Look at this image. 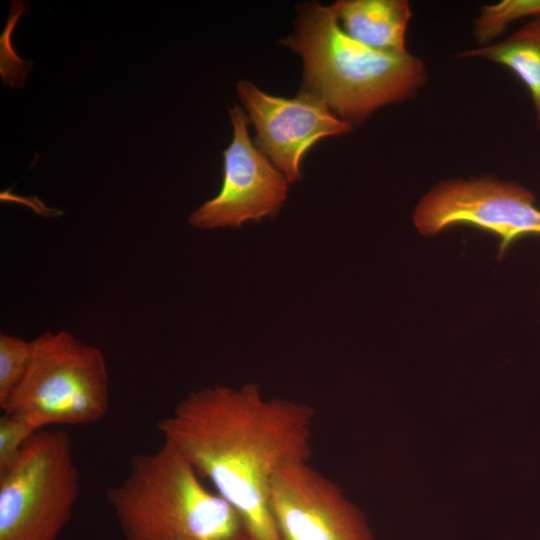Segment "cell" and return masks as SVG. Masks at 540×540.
I'll return each mask as SVG.
<instances>
[{"label":"cell","mask_w":540,"mask_h":540,"mask_svg":"<svg viewBox=\"0 0 540 540\" xmlns=\"http://www.w3.org/2000/svg\"><path fill=\"white\" fill-rule=\"evenodd\" d=\"M313 418L311 406L265 399L249 383L193 391L156 426L238 511L248 540H281L268 506L269 485L283 466L311 458Z\"/></svg>","instance_id":"1"},{"label":"cell","mask_w":540,"mask_h":540,"mask_svg":"<svg viewBox=\"0 0 540 540\" xmlns=\"http://www.w3.org/2000/svg\"><path fill=\"white\" fill-rule=\"evenodd\" d=\"M281 43L303 59L301 92L325 102L351 126L414 97L427 81L422 59L362 45L344 33L329 6L317 2L299 6L295 33Z\"/></svg>","instance_id":"2"},{"label":"cell","mask_w":540,"mask_h":540,"mask_svg":"<svg viewBox=\"0 0 540 540\" xmlns=\"http://www.w3.org/2000/svg\"><path fill=\"white\" fill-rule=\"evenodd\" d=\"M200 479L165 441L134 454L126 478L105 495L125 540H248L238 511Z\"/></svg>","instance_id":"3"},{"label":"cell","mask_w":540,"mask_h":540,"mask_svg":"<svg viewBox=\"0 0 540 540\" xmlns=\"http://www.w3.org/2000/svg\"><path fill=\"white\" fill-rule=\"evenodd\" d=\"M109 406L103 353L60 330L32 340L27 374L1 409L40 430L55 424H93L106 415Z\"/></svg>","instance_id":"4"},{"label":"cell","mask_w":540,"mask_h":540,"mask_svg":"<svg viewBox=\"0 0 540 540\" xmlns=\"http://www.w3.org/2000/svg\"><path fill=\"white\" fill-rule=\"evenodd\" d=\"M79 489L68 434L38 431L0 476V540H56Z\"/></svg>","instance_id":"5"},{"label":"cell","mask_w":540,"mask_h":540,"mask_svg":"<svg viewBox=\"0 0 540 540\" xmlns=\"http://www.w3.org/2000/svg\"><path fill=\"white\" fill-rule=\"evenodd\" d=\"M413 224L423 236L458 224L494 233L499 254L526 235L540 236L536 197L523 185L490 177L438 182L417 203Z\"/></svg>","instance_id":"6"},{"label":"cell","mask_w":540,"mask_h":540,"mask_svg":"<svg viewBox=\"0 0 540 540\" xmlns=\"http://www.w3.org/2000/svg\"><path fill=\"white\" fill-rule=\"evenodd\" d=\"M268 506L281 540H374L364 515L309 461L274 474Z\"/></svg>","instance_id":"7"},{"label":"cell","mask_w":540,"mask_h":540,"mask_svg":"<svg viewBox=\"0 0 540 540\" xmlns=\"http://www.w3.org/2000/svg\"><path fill=\"white\" fill-rule=\"evenodd\" d=\"M228 113L233 138L223 152L222 187L188 218L199 229L241 227L247 221L278 213L287 198L289 182L251 141L249 118L237 105Z\"/></svg>","instance_id":"8"},{"label":"cell","mask_w":540,"mask_h":540,"mask_svg":"<svg viewBox=\"0 0 540 540\" xmlns=\"http://www.w3.org/2000/svg\"><path fill=\"white\" fill-rule=\"evenodd\" d=\"M236 88L256 129L255 146L289 183L301 179L302 159L317 141L352 130L314 95L300 91L295 98L272 96L246 80Z\"/></svg>","instance_id":"9"},{"label":"cell","mask_w":540,"mask_h":540,"mask_svg":"<svg viewBox=\"0 0 540 540\" xmlns=\"http://www.w3.org/2000/svg\"><path fill=\"white\" fill-rule=\"evenodd\" d=\"M339 26L353 40L387 54H404L412 17L406 0H338L329 6Z\"/></svg>","instance_id":"10"},{"label":"cell","mask_w":540,"mask_h":540,"mask_svg":"<svg viewBox=\"0 0 540 540\" xmlns=\"http://www.w3.org/2000/svg\"><path fill=\"white\" fill-rule=\"evenodd\" d=\"M458 57L488 60L512 71L531 96L540 129V17L503 40L461 51Z\"/></svg>","instance_id":"11"},{"label":"cell","mask_w":540,"mask_h":540,"mask_svg":"<svg viewBox=\"0 0 540 540\" xmlns=\"http://www.w3.org/2000/svg\"><path fill=\"white\" fill-rule=\"evenodd\" d=\"M540 17V0H502L482 6L473 21V34L480 46L494 43L509 25Z\"/></svg>","instance_id":"12"},{"label":"cell","mask_w":540,"mask_h":540,"mask_svg":"<svg viewBox=\"0 0 540 540\" xmlns=\"http://www.w3.org/2000/svg\"><path fill=\"white\" fill-rule=\"evenodd\" d=\"M32 357V340L0 334V407L2 408L22 383Z\"/></svg>","instance_id":"13"},{"label":"cell","mask_w":540,"mask_h":540,"mask_svg":"<svg viewBox=\"0 0 540 540\" xmlns=\"http://www.w3.org/2000/svg\"><path fill=\"white\" fill-rule=\"evenodd\" d=\"M38 430L7 413L0 416V476L18 460L24 446Z\"/></svg>","instance_id":"14"}]
</instances>
